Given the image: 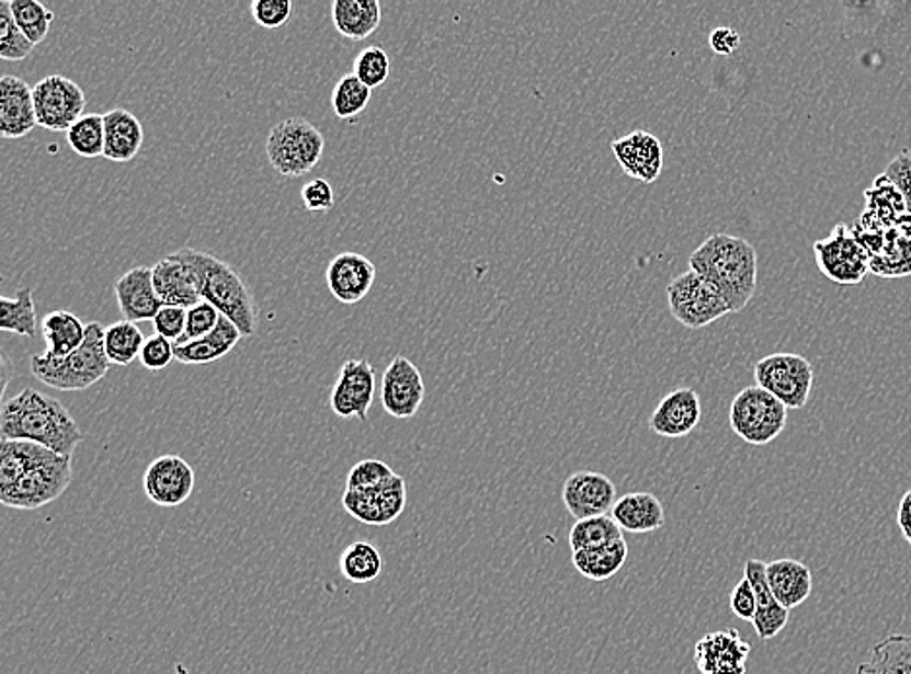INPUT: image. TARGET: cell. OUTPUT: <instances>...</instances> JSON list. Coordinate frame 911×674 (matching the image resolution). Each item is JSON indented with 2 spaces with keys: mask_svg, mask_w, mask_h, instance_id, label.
Masks as SVG:
<instances>
[{
  "mask_svg": "<svg viewBox=\"0 0 911 674\" xmlns=\"http://www.w3.org/2000/svg\"><path fill=\"white\" fill-rule=\"evenodd\" d=\"M0 329L4 333L20 334L26 339H34L37 334V313H35L34 292L32 288H22L16 292V298L2 296L0 298Z\"/></svg>",
  "mask_w": 911,
  "mask_h": 674,
  "instance_id": "35",
  "label": "cell"
},
{
  "mask_svg": "<svg viewBox=\"0 0 911 674\" xmlns=\"http://www.w3.org/2000/svg\"><path fill=\"white\" fill-rule=\"evenodd\" d=\"M424 397L426 385L420 369L409 358L395 356L382 379V404L385 412L397 420L414 419Z\"/></svg>",
  "mask_w": 911,
  "mask_h": 674,
  "instance_id": "14",
  "label": "cell"
},
{
  "mask_svg": "<svg viewBox=\"0 0 911 674\" xmlns=\"http://www.w3.org/2000/svg\"><path fill=\"white\" fill-rule=\"evenodd\" d=\"M395 477L391 467L377 459H366L352 467L346 478V490H374Z\"/></svg>",
  "mask_w": 911,
  "mask_h": 674,
  "instance_id": "44",
  "label": "cell"
},
{
  "mask_svg": "<svg viewBox=\"0 0 911 674\" xmlns=\"http://www.w3.org/2000/svg\"><path fill=\"white\" fill-rule=\"evenodd\" d=\"M616 500L613 480L601 472L580 470L563 482L562 502L576 521L608 515Z\"/></svg>",
  "mask_w": 911,
  "mask_h": 674,
  "instance_id": "16",
  "label": "cell"
},
{
  "mask_svg": "<svg viewBox=\"0 0 911 674\" xmlns=\"http://www.w3.org/2000/svg\"><path fill=\"white\" fill-rule=\"evenodd\" d=\"M243 339V334L239 333L238 327L231 323L228 317H220V323L214 329L213 333L206 334L198 341L187 342L175 346V359L181 364L187 366H201V364H210L216 359L224 358L226 354H230L238 342Z\"/></svg>",
  "mask_w": 911,
  "mask_h": 674,
  "instance_id": "28",
  "label": "cell"
},
{
  "mask_svg": "<svg viewBox=\"0 0 911 674\" xmlns=\"http://www.w3.org/2000/svg\"><path fill=\"white\" fill-rule=\"evenodd\" d=\"M249 10L259 26L264 30H278L291 20L294 4L292 0H255L251 2Z\"/></svg>",
  "mask_w": 911,
  "mask_h": 674,
  "instance_id": "46",
  "label": "cell"
},
{
  "mask_svg": "<svg viewBox=\"0 0 911 674\" xmlns=\"http://www.w3.org/2000/svg\"><path fill=\"white\" fill-rule=\"evenodd\" d=\"M86 327L75 313L59 309L49 316L43 317V339L47 342V351L43 356L49 359H62L82 346L86 339Z\"/></svg>",
  "mask_w": 911,
  "mask_h": 674,
  "instance_id": "31",
  "label": "cell"
},
{
  "mask_svg": "<svg viewBox=\"0 0 911 674\" xmlns=\"http://www.w3.org/2000/svg\"><path fill=\"white\" fill-rule=\"evenodd\" d=\"M377 495H379L384 525H389L392 521L399 519V515L405 512V505H407L405 478L395 475L389 482H385L384 487L377 488Z\"/></svg>",
  "mask_w": 911,
  "mask_h": 674,
  "instance_id": "47",
  "label": "cell"
},
{
  "mask_svg": "<svg viewBox=\"0 0 911 674\" xmlns=\"http://www.w3.org/2000/svg\"><path fill=\"white\" fill-rule=\"evenodd\" d=\"M750 643L735 628L706 633L694 646L699 674H747Z\"/></svg>",
  "mask_w": 911,
  "mask_h": 674,
  "instance_id": "17",
  "label": "cell"
},
{
  "mask_svg": "<svg viewBox=\"0 0 911 674\" xmlns=\"http://www.w3.org/2000/svg\"><path fill=\"white\" fill-rule=\"evenodd\" d=\"M756 385L784 402L787 410L802 409L809 402L815 369L809 359L792 352H777L754 366Z\"/></svg>",
  "mask_w": 911,
  "mask_h": 674,
  "instance_id": "7",
  "label": "cell"
},
{
  "mask_svg": "<svg viewBox=\"0 0 911 674\" xmlns=\"http://www.w3.org/2000/svg\"><path fill=\"white\" fill-rule=\"evenodd\" d=\"M709 47H711V52L716 53V55L729 57V55H732V53L741 47V34L735 32L732 27H716L709 34Z\"/></svg>",
  "mask_w": 911,
  "mask_h": 674,
  "instance_id": "53",
  "label": "cell"
},
{
  "mask_svg": "<svg viewBox=\"0 0 911 674\" xmlns=\"http://www.w3.org/2000/svg\"><path fill=\"white\" fill-rule=\"evenodd\" d=\"M171 256L195 273L203 299L213 304L221 316L228 317L243 339L255 334L257 309L251 290L226 261L193 248L180 249Z\"/></svg>",
  "mask_w": 911,
  "mask_h": 674,
  "instance_id": "3",
  "label": "cell"
},
{
  "mask_svg": "<svg viewBox=\"0 0 911 674\" xmlns=\"http://www.w3.org/2000/svg\"><path fill=\"white\" fill-rule=\"evenodd\" d=\"M628 560V545L624 538L613 540L603 547L588 548L571 555L573 568L585 580L606 581L620 572Z\"/></svg>",
  "mask_w": 911,
  "mask_h": 674,
  "instance_id": "32",
  "label": "cell"
},
{
  "mask_svg": "<svg viewBox=\"0 0 911 674\" xmlns=\"http://www.w3.org/2000/svg\"><path fill=\"white\" fill-rule=\"evenodd\" d=\"M339 568L344 580L356 585H364L379 578V573L384 570V558L374 545L358 540L342 550Z\"/></svg>",
  "mask_w": 911,
  "mask_h": 674,
  "instance_id": "34",
  "label": "cell"
},
{
  "mask_svg": "<svg viewBox=\"0 0 911 674\" xmlns=\"http://www.w3.org/2000/svg\"><path fill=\"white\" fill-rule=\"evenodd\" d=\"M72 480V455H55L27 472L18 484L0 490V502L20 512H35L67 492Z\"/></svg>",
  "mask_w": 911,
  "mask_h": 674,
  "instance_id": "8",
  "label": "cell"
},
{
  "mask_svg": "<svg viewBox=\"0 0 911 674\" xmlns=\"http://www.w3.org/2000/svg\"><path fill=\"white\" fill-rule=\"evenodd\" d=\"M145 342V334L140 331V327L137 323L125 321V319L110 324L105 329V336H103L105 354H107L111 364H115V366H128L135 359L140 358Z\"/></svg>",
  "mask_w": 911,
  "mask_h": 674,
  "instance_id": "36",
  "label": "cell"
},
{
  "mask_svg": "<svg viewBox=\"0 0 911 674\" xmlns=\"http://www.w3.org/2000/svg\"><path fill=\"white\" fill-rule=\"evenodd\" d=\"M10 9H12L18 27L30 42L37 45L47 37L53 20H55V12L52 9H47L39 0H10Z\"/></svg>",
  "mask_w": 911,
  "mask_h": 674,
  "instance_id": "39",
  "label": "cell"
},
{
  "mask_svg": "<svg viewBox=\"0 0 911 674\" xmlns=\"http://www.w3.org/2000/svg\"><path fill=\"white\" fill-rule=\"evenodd\" d=\"M115 298L125 321L145 323L153 321L163 308L162 299L153 288L152 269L135 266L115 282Z\"/></svg>",
  "mask_w": 911,
  "mask_h": 674,
  "instance_id": "22",
  "label": "cell"
},
{
  "mask_svg": "<svg viewBox=\"0 0 911 674\" xmlns=\"http://www.w3.org/2000/svg\"><path fill=\"white\" fill-rule=\"evenodd\" d=\"M886 180L890 181L902 195L911 216V150H903L896 156L885 170Z\"/></svg>",
  "mask_w": 911,
  "mask_h": 674,
  "instance_id": "50",
  "label": "cell"
},
{
  "mask_svg": "<svg viewBox=\"0 0 911 674\" xmlns=\"http://www.w3.org/2000/svg\"><path fill=\"white\" fill-rule=\"evenodd\" d=\"M301 203L309 213H329L334 206V191L327 180H311L301 189Z\"/></svg>",
  "mask_w": 911,
  "mask_h": 674,
  "instance_id": "51",
  "label": "cell"
},
{
  "mask_svg": "<svg viewBox=\"0 0 911 674\" xmlns=\"http://www.w3.org/2000/svg\"><path fill=\"white\" fill-rule=\"evenodd\" d=\"M354 77L367 88H379L391 75V59L384 47H367L354 60Z\"/></svg>",
  "mask_w": 911,
  "mask_h": 674,
  "instance_id": "42",
  "label": "cell"
},
{
  "mask_svg": "<svg viewBox=\"0 0 911 674\" xmlns=\"http://www.w3.org/2000/svg\"><path fill=\"white\" fill-rule=\"evenodd\" d=\"M375 397V367L367 359H346L332 387L331 410L342 420L366 422Z\"/></svg>",
  "mask_w": 911,
  "mask_h": 674,
  "instance_id": "13",
  "label": "cell"
},
{
  "mask_svg": "<svg viewBox=\"0 0 911 674\" xmlns=\"http://www.w3.org/2000/svg\"><path fill=\"white\" fill-rule=\"evenodd\" d=\"M0 434L2 439L32 442L59 455H72L84 442V432L67 407L35 389L2 402Z\"/></svg>",
  "mask_w": 911,
  "mask_h": 674,
  "instance_id": "1",
  "label": "cell"
},
{
  "mask_svg": "<svg viewBox=\"0 0 911 674\" xmlns=\"http://www.w3.org/2000/svg\"><path fill=\"white\" fill-rule=\"evenodd\" d=\"M372 100V88L360 82L354 75L342 77L332 90V112L339 119L350 121L364 113Z\"/></svg>",
  "mask_w": 911,
  "mask_h": 674,
  "instance_id": "40",
  "label": "cell"
},
{
  "mask_svg": "<svg viewBox=\"0 0 911 674\" xmlns=\"http://www.w3.org/2000/svg\"><path fill=\"white\" fill-rule=\"evenodd\" d=\"M812 251L820 273L835 284H859L869 273V255L847 224H838L827 239L812 245Z\"/></svg>",
  "mask_w": 911,
  "mask_h": 674,
  "instance_id": "11",
  "label": "cell"
},
{
  "mask_svg": "<svg viewBox=\"0 0 911 674\" xmlns=\"http://www.w3.org/2000/svg\"><path fill=\"white\" fill-rule=\"evenodd\" d=\"M857 674H911V633H895L870 649Z\"/></svg>",
  "mask_w": 911,
  "mask_h": 674,
  "instance_id": "33",
  "label": "cell"
},
{
  "mask_svg": "<svg viewBox=\"0 0 911 674\" xmlns=\"http://www.w3.org/2000/svg\"><path fill=\"white\" fill-rule=\"evenodd\" d=\"M105 327L102 323L88 324L86 339L78 351L62 359L45 358L43 354L30 356V369L37 381L60 391H84L102 381L110 372L111 362L105 354Z\"/></svg>",
  "mask_w": 911,
  "mask_h": 674,
  "instance_id": "4",
  "label": "cell"
},
{
  "mask_svg": "<svg viewBox=\"0 0 911 674\" xmlns=\"http://www.w3.org/2000/svg\"><path fill=\"white\" fill-rule=\"evenodd\" d=\"M729 424L732 434L750 445H766L782 436L787 424V407L759 385L742 389L731 402Z\"/></svg>",
  "mask_w": 911,
  "mask_h": 674,
  "instance_id": "6",
  "label": "cell"
},
{
  "mask_svg": "<svg viewBox=\"0 0 911 674\" xmlns=\"http://www.w3.org/2000/svg\"><path fill=\"white\" fill-rule=\"evenodd\" d=\"M898 525L902 529V535L911 545V490L906 492L898 507Z\"/></svg>",
  "mask_w": 911,
  "mask_h": 674,
  "instance_id": "54",
  "label": "cell"
},
{
  "mask_svg": "<svg viewBox=\"0 0 911 674\" xmlns=\"http://www.w3.org/2000/svg\"><path fill=\"white\" fill-rule=\"evenodd\" d=\"M34 110L37 127L53 133L69 130L84 117V90L67 77L53 75L34 85Z\"/></svg>",
  "mask_w": 911,
  "mask_h": 674,
  "instance_id": "10",
  "label": "cell"
},
{
  "mask_svg": "<svg viewBox=\"0 0 911 674\" xmlns=\"http://www.w3.org/2000/svg\"><path fill=\"white\" fill-rule=\"evenodd\" d=\"M611 517L626 533L644 535L664 525V507L657 495L649 492H630L616 500Z\"/></svg>",
  "mask_w": 911,
  "mask_h": 674,
  "instance_id": "26",
  "label": "cell"
},
{
  "mask_svg": "<svg viewBox=\"0 0 911 674\" xmlns=\"http://www.w3.org/2000/svg\"><path fill=\"white\" fill-rule=\"evenodd\" d=\"M59 453L32 442H0V490L18 484L27 472L53 459Z\"/></svg>",
  "mask_w": 911,
  "mask_h": 674,
  "instance_id": "30",
  "label": "cell"
},
{
  "mask_svg": "<svg viewBox=\"0 0 911 674\" xmlns=\"http://www.w3.org/2000/svg\"><path fill=\"white\" fill-rule=\"evenodd\" d=\"M669 309L679 323L688 329H702L731 313L716 288L698 273L686 271L667 286Z\"/></svg>",
  "mask_w": 911,
  "mask_h": 674,
  "instance_id": "9",
  "label": "cell"
},
{
  "mask_svg": "<svg viewBox=\"0 0 911 674\" xmlns=\"http://www.w3.org/2000/svg\"><path fill=\"white\" fill-rule=\"evenodd\" d=\"M140 364L150 372H162L175 359V342L163 339L160 334L153 333L148 336L140 352Z\"/></svg>",
  "mask_w": 911,
  "mask_h": 674,
  "instance_id": "48",
  "label": "cell"
},
{
  "mask_svg": "<svg viewBox=\"0 0 911 674\" xmlns=\"http://www.w3.org/2000/svg\"><path fill=\"white\" fill-rule=\"evenodd\" d=\"M332 24L342 37L364 42L382 24V4L377 0H334Z\"/></svg>",
  "mask_w": 911,
  "mask_h": 674,
  "instance_id": "29",
  "label": "cell"
},
{
  "mask_svg": "<svg viewBox=\"0 0 911 674\" xmlns=\"http://www.w3.org/2000/svg\"><path fill=\"white\" fill-rule=\"evenodd\" d=\"M729 605H731L732 615L737 616V618L747 620V622L754 620V616H756V593H754V587L750 585V581L747 578H742L735 585V590L731 591V598H729Z\"/></svg>",
  "mask_w": 911,
  "mask_h": 674,
  "instance_id": "52",
  "label": "cell"
},
{
  "mask_svg": "<svg viewBox=\"0 0 911 674\" xmlns=\"http://www.w3.org/2000/svg\"><path fill=\"white\" fill-rule=\"evenodd\" d=\"M375 276L377 271L374 263L367 256L352 251L334 256L324 271V281L332 298L346 306L366 298L374 288Z\"/></svg>",
  "mask_w": 911,
  "mask_h": 674,
  "instance_id": "18",
  "label": "cell"
},
{
  "mask_svg": "<svg viewBox=\"0 0 911 674\" xmlns=\"http://www.w3.org/2000/svg\"><path fill=\"white\" fill-rule=\"evenodd\" d=\"M618 538H624V530L614 523L611 515L576 521L570 530L571 552L603 547V545H608V542L618 540Z\"/></svg>",
  "mask_w": 911,
  "mask_h": 674,
  "instance_id": "37",
  "label": "cell"
},
{
  "mask_svg": "<svg viewBox=\"0 0 911 674\" xmlns=\"http://www.w3.org/2000/svg\"><path fill=\"white\" fill-rule=\"evenodd\" d=\"M105 123V152L110 162H130L145 142V128L133 113L115 107L103 115Z\"/></svg>",
  "mask_w": 911,
  "mask_h": 674,
  "instance_id": "27",
  "label": "cell"
},
{
  "mask_svg": "<svg viewBox=\"0 0 911 674\" xmlns=\"http://www.w3.org/2000/svg\"><path fill=\"white\" fill-rule=\"evenodd\" d=\"M152 278L153 288L163 306L191 309L203 301L195 273L171 255L152 266Z\"/></svg>",
  "mask_w": 911,
  "mask_h": 674,
  "instance_id": "23",
  "label": "cell"
},
{
  "mask_svg": "<svg viewBox=\"0 0 911 674\" xmlns=\"http://www.w3.org/2000/svg\"><path fill=\"white\" fill-rule=\"evenodd\" d=\"M853 236L869 255L870 273L882 278H900L911 274V233L906 230H867L861 224L852 228Z\"/></svg>",
  "mask_w": 911,
  "mask_h": 674,
  "instance_id": "12",
  "label": "cell"
},
{
  "mask_svg": "<svg viewBox=\"0 0 911 674\" xmlns=\"http://www.w3.org/2000/svg\"><path fill=\"white\" fill-rule=\"evenodd\" d=\"M323 133L301 117L281 121L266 138V158L282 178H301L323 158Z\"/></svg>",
  "mask_w": 911,
  "mask_h": 674,
  "instance_id": "5",
  "label": "cell"
},
{
  "mask_svg": "<svg viewBox=\"0 0 911 674\" xmlns=\"http://www.w3.org/2000/svg\"><path fill=\"white\" fill-rule=\"evenodd\" d=\"M221 313L214 308L213 304L208 301H198L195 308L187 309V327H185V334L175 346L187 344V342L198 341L206 334L213 333L214 329L220 323Z\"/></svg>",
  "mask_w": 911,
  "mask_h": 674,
  "instance_id": "45",
  "label": "cell"
},
{
  "mask_svg": "<svg viewBox=\"0 0 911 674\" xmlns=\"http://www.w3.org/2000/svg\"><path fill=\"white\" fill-rule=\"evenodd\" d=\"M35 127L34 88L22 78L4 75L0 80V137L18 140Z\"/></svg>",
  "mask_w": 911,
  "mask_h": 674,
  "instance_id": "21",
  "label": "cell"
},
{
  "mask_svg": "<svg viewBox=\"0 0 911 674\" xmlns=\"http://www.w3.org/2000/svg\"><path fill=\"white\" fill-rule=\"evenodd\" d=\"M342 505L360 523L384 527L377 488H374V490H346L344 498H342Z\"/></svg>",
  "mask_w": 911,
  "mask_h": 674,
  "instance_id": "43",
  "label": "cell"
},
{
  "mask_svg": "<svg viewBox=\"0 0 911 674\" xmlns=\"http://www.w3.org/2000/svg\"><path fill=\"white\" fill-rule=\"evenodd\" d=\"M766 580L774 597L787 610L802 605L812 591V573L809 566L792 558L766 563Z\"/></svg>",
  "mask_w": 911,
  "mask_h": 674,
  "instance_id": "25",
  "label": "cell"
},
{
  "mask_svg": "<svg viewBox=\"0 0 911 674\" xmlns=\"http://www.w3.org/2000/svg\"><path fill=\"white\" fill-rule=\"evenodd\" d=\"M744 578L750 581L756 593V616L752 628L760 640H774L789 622V610L779 605L766 580V563L760 560H747Z\"/></svg>",
  "mask_w": 911,
  "mask_h": 674,
  "instance_id": "24",
  "label": "cell"
},
{
  "mask_svg": "<svg viewBox=\"0 0 911 674\" xmlns=\"http://www.w3.org/2000/svg\"><path fill=\"white\" fill-rule=\"evenodd\" d=\"M691 271L709 282L731 313L747 308L756 294L759 256L744 238L714 233L688 259Z\"/></svg>",
  "mask_w": 911,
  "mask_h": 674,
  "instance_id": "2",
  "label": "cell"
},
{
  "mask_svg": "<svg viewBox=\"0 0 911 674\" xmlns=\"http://www.w3.org/2000/svg\"><path fill=\"white\" fill-rule=\"evenodd\" d=\"M143 487L152 504L178 507L195 490V470L180 455H162L148 465Z\"/></svg>",
  "mask_w": 911,
  "mask_h": 674,
  "instance_id": "15",
  "label": "cell"
},
{
  "mask_svg": "<svg viewBox=\"0 0 911 674\" xmlns=\"http://www.w3.org/2000/svg\"><path fill=\"white\" fill-rule=\"evenodd\" d=\"M702 420V401L699 395L691 387L674 389L673 393L667 395L663 401L657 404L651 419L649 430L657 436L679 439L692 434Z\"/></svg>",
  "mask_w": 911,
  "mask_h": 674,
  "instance_id": "19",
  "label": "cell"
},
{
  "mask_svg": "<svg viewBox=\"0 0 911 674\" xmlns=\"http://www.w3.org/2000/svg\"><path fill=\"white\" fill-rule=\"evenodd\" d=\"M616 160L634 180L651 185L663 171V146L648 130H634L611 145Z\"/></svg>",
  "mask_w": 911,
  "mask_h": 674,
  "instance_id": "20",
  "label": "cell"
},
{
  "mask_svg": "<svg viewBox=\"0 0 911 674\" xmlns=\"http://www.w3.org/2000/svg\"><path fill=\"white\" fill-rule=\"evenodd\" d=\"M67 140L82 158H100L105 152V123L103 115L88 113L67 130Z\"/></svg>",
  "mask_w": 911,
  "mask_h": 674,
  "instance_id": "38",
  "label": "cell"
},
{
  "mask_svg": "<svg viewBox=\"0 0 911 674\" xmlns=\"http://www.w3.org/2000/svg\"><path fill=\"white\" fill-rule=\"evenodd\" d=\"M152 323L156 334L178 344L183 339L185 327H187V309L163 306Z\"/></svg>",
  "mask_w": 911,
  "mask_h": 674,
  "instance_id": "49",
  "label": "cell"
},
{
  "mask_svg": "<svg viewBox=\"0 0 911 674\" xmlns=\"http://www.w3.org/2000/svg\"><path fill=\"white\" fill-rule=\"evenodd\" d=\"M34 43L18 27L10 0H0V59L26 60L34 52Z\"/></svg>",
  "mask_w": 911,
  "mask_h": 674,
  "instance_id": "41",
  "label": "cell"
}]
</instances>
